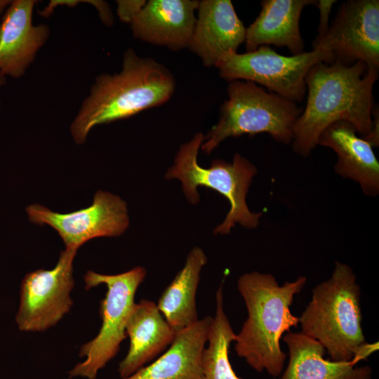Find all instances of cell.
I'll return each mask as SVG.
<instances>
[{
    "label": "cell",
    "mask_w": 379,
    "mask_h": 379,
    "mask_svg": "<svg viewBox=\"0 0 379 379\" xmlns=\"http://www.w3.org/2000/svg\"><path fill=\"white\" fill-rule=\"evenodd\" d=\"M378 76V69L361 60L314 65L305 77L307 98L293 126V151L308 157L318 145L320 134L340 121L366 136L373 127V88Z\"/></svg>",
    "instance_id": "cell-1"
},
{
    "label": "cell",
    "mask_w": 379,
    "mask_h": 379,
    "mask_svg": "<svg viewBox=\"0 0 379 379\" xmlns=\"http://www.w3.org/2000/svg\"><path fill=\"white\" fill-rule=\"evenodd\" d=\"M175 88V78L166 67L128 49L119 72L95 78L70 125L74 142L84 144L97 125L128 118L164 104Z\"/></svg>",
    "instance_id": "cell-2"
},
{
    "label": "cell",
    "mask_w": 379,
    "mask_h": 379,
    "mask_svg": "<svg viewBox=\"0 0 379 379\" xmlns=\"http://www.w3.org/2000/svg\"><path fill=\"white\" fill-rule=\"evenodd\" d=\"M307 281L303 276L281 286L271 274L251 272L237 280L248 317L236 334L234 349L255 371L274 378L283 371L286 355L281 349L283 335L299 324L290 307Z\"/></svg>",
    "instance_id": "cell-3"
},
{
    "label": "cell",
    "mask_w": 379,
    "mask_h": 379,
    "mask_svg": "<svg viewBox=\"0 0 379 379\" xmlns=\"http://www.w3.org/2000/svg\"><path fill=\"white\" fill-rule=\"evenodd\" d=\"M361 320L356 276L348 265L336 261L299 317L301 332L319 343L331 360L355 364L378 349V343L366 341Z\"/></svg>",
    "instance_id": "cell-4"
},
{
    "label": "cell",
    "mask_w": 379,
    "mask_h": 379,
    "mask_svg": "<svg viewBox=\"0 0 379 379\" xmlns=\"http://www.w3.org/2000/svg\"><path fill=\"white\" fill-rule=\"evenodd\" d=\"M204 140V135L197 133L182 144L165 178L180 180L185 197L193 204L199 201L198 186L214 190L226 197L230 208L223 222L215 228V234H227L237 223L248 229L257 227L262 213L251 212L246 204L249 187L258 171L256 167L239 154H234L232 163L215 159L209 168L200 166L197 155Z\"/></svg>",
    "instance_id": "cell-5"
},
{
    "label": "cell",
    "mask_w": 379,
    "mask_h": 379,
    "mask_svg": "<svg viewBox=\"0 0 379 379\" xmlns=\"http://www.w3.org/2000/svg\"><path fill=\"white\" fill-rule=\"evenodd\" d=\"M227 96L218 123L201 146L204 152L210 154L227 138L244 134L267 133L278 142H292L293 126L302 111L297 103L245 80L230 81Z\"/></svg>",
    "instance_id": "cell-6"
},
{
    "label": "cell",
    "mask_w": 379,
    "mask_h": 379,
    "mask_svg": "<svg viewBox=\"0 0 379 379\" xmlns=\"http://www.w3.org/2000/svg\"><path fill=\"white\" fill-rule=\"evenodd\" d=\"M146 274L145 268L140 266L117 274H102L91 270L85 274L86 290L100 284L106 285L107 290L100 303V331L93 339L81 347L79 355L86 359L69 371L70 378L95 379L100 370L117 354L127 336L126 326L135 303L136 291Z\"/></svg>",
    "instance_id": "cell-7"
},
{
    "label": "cell",
    "mask_w": 379,
    "mask_h": 379,
    "mask_svg": "<svg viewBox=\"0 0 379 379\" xmlns=\"http://www.w3.org/2000/svg\"><path fill=\"white\" fill-rule=\"evenodd\" d=\"M320 62H333L331 53L316 48L311 51L285 56L269 46H262L251 52L227 55L215 67L220 76L229 82L252 81L297 103L303 100L307 93V74Z\"/></svg>",
    "instance_id": "cell-8"
},
{
    "label": "cell",
    "mask_w": 379,
    "mask_h": 379,
    "mask_svg": "<svg viewBox=\"0 0 379 379\" xmlns=\"http://www.w3.org/2000/svg\"><path fill=\"white\" fill-rule=\"evenodd\" d=\"M77 249L65 248L51 270L39 269L26 274L20 287L15 315L18 329L41 332L56 325L73 305V261Z\"/></svg>",
    "instance_id": "cell-9"
},
{
    "label": "cell",
    "mask_w": 379,
    "mask_h": 379,
    "mask_svg": "<svg viewBox=\"0 0 379 379\" xmlns=\"http://www.w3.org/2000/svg\"><path fill=\"white\" fill-rule=\"evenodd\" d=\"M26 213L32 223L54 229L65 248L77 250L94 238L120 236L129 225L126 202L102 190L95 192L90 206L74 212L60 213L34 204L26 208Z\"/></svg>",
    "instance_id": "cell-10"
},
{
    "label": "cell",
    "mask_w": 379,
    "mask_h": 379,
    "mask_svg": "<svg viewBox=\"0 0 379 379\" xmlns=\"http://www.w3.org/2000/svg\"><path fill=\"white\" fill-rule=\"evenodd\" d=\"M331 53L333 62H364L379 67V1L349 0L338 8L326 34L314 40L313 48Z\"/></svg>",
    "instance_id": "cell-11"
},
{
    "label": "cell",
    "mask_w": 379,
    "mask_h": 379,
    "mask_svg": "<svg viewBox=\"0 0 379 379\" xmlns=\"http://www.w3.org/2000/svg\"><path fill=\"white\" fill-rule=\"evenodd\" d=\"M36 0H12L0 23V74L22 77L50 36L47 25L32 23Z\"/></svg>",
    "instance_id": "cell-12"
},
{
    "label": "cell",
    "mask_w": 379,
    "mask_h": 379,
    "mask_svg": "<svg viewBox=\"0 0 379 379\" xmlns=\"http://www.w3.org/2000/svg\"><path fill=\"white\" fill-rule=\"evenodd\" d=\"M188 48L206 67L237 53L245 41L246 27L230 0H202Z\"/></svg>",
    "instance_id": "cell-13"
},
{
    "label": "cell",
    "mask_w": 379,
    "mask_h": 379,
    "mask_svg": "<svg viewBox=\"0 0 379 379\" xmlns=\"http://www.w3.org/2000/svg\"><path fill=\"white\" fill-rule=\"evenodd\" d=\"M199 1L150 0L130 23L133 36L173 51L188 48Z\"/></svg>",
    "instance_id": "cell-14"
},
{
    "label": "cell",
    "mask_w": 379,
    "mask_h": 379,
    "mask_svg": "<svg viewBox=\"0 0 379 379\" xmlns=\"http://www.w3.org/2000/svg\"><path fill=\"white\" fill-rule=\"evenodd\" d=\"M357 134L350 123L337 121L320 134L318 145L336 153L334 168L338 175L358 183L365 195L376 197L379 194V163L371 145Z\"/></svg>",
    "instance_id": "cell-15"
},
{
    "label": "cell",
    "mask_w": 379,
    "mask_h": 379,
    "mask_svg": "<svg viewBox=\"0 0 379 379\" xmlns=\"http://www.w3.org/2000/svg\"><path fill=\"white\" fill-rule=\"evenodd\" d=\"M126 333L130 339V346L119 364L118 372L121 378L131 375L165 350L177 333L155 302L142 299L135 303L131 312Z\"/></svg>",
    "instance_id": "cell-16"
},
{
    "label": "cell",
    "mask_w": 379,
    "mask_h": 379,
    "mask_svg": "<svg viewBox=\"0 0 379 379\" xmlns=\"http://www.w3.org/2000/svg\"><path fill=\"white\" fill-rule=\"evenodd\" d=\"M212 319L205 317L177 332L159 358L121 379H204L202 356Z\"/></svg>",
    "instance_id": "cell-17"
},
{
    "label": "cell",
    "mask_w": 379,
    "mask_h": 379,
    "mask_svg": "<svg viewBox=\"0 0 379 379\" xmlns=\"http://www.w3.org/2000/svg\"><path fill=\"white\" fill-rule=\"evenodd\" d=\"M314 0H264L258 16L246 29L247 52L262 46L286 47L293 55L304 51L305 44L300 30L303 8L314 5Z\"/></svg>",
    "instance_id": "cell-18"
},
{
    "label": "cell",
    "mask_w": 379,
    "mask_h": 379,
    "mask_svg": "<svg viewBox=\"0 0 379 379\" xmlns=\"http://www.w3.org/2000/svg\"><path fill=\"white\" fill-rule=\"evenodd\" d=\"M289 360L281 376L275 379H371L368 366L355 367L352 361L326 359L324 347L302 332L288 331L283 337Z\"/></svg>",
    "instance_id": "cell-19"
},
{
    "label": "cell",
    "mask_w": 379,
    "mask_h": 379,
    "mask_svg": "<svg viewBox=\"0 0 379 379\" xmlns=\"http://www.w3.org/2000/svg\"><path fill=\"white\" fill-rule=\"evenodd\" d=\"M207 257L199 247L189 253L184 267L165 288L157 304L159 311L177 333L196 323L198 319L196 294Z\"/></svg>",
    "instance_id": "cell-20"
},
{
    "label": "cell",
    "mask_w": 379,
    "mask_h": 379,
    "mask_svg": "<svg viewBox=\"0 0 379 379\" xmlns=\"http://www.w3.org/2000/svg\"><path fill=\"white\" fill-rule=\"evenodd\" d=\"M235 338L236 333L225 312L221 283L215 293V313L208 332V345L202 356L204 379H241L235 373L229 359V349Z\"/></svg>",
    "instance_id": "cell-21"
},
{
    "label": "cell",
    "mask_w": 379,
    "mask_h": 379,
    "mask_svg": "<svg viewBox=\"0 0 379 379\" xmlns=\"http://www.w3.org/2000/svg\"><path fill=\"white\" fill-rule=\"evenodd\" d=\"M117 13L120 20L131 23L146 4L144 0H118Z\"/></svg>",
    "instance_id": "cell-22"
},
{
    "label": "cell",
    "mask_w": 379,
    "mask_h": 379,
    "mask_svg": "<svg viewBox=\"0 0 379 379\" xmlns=\"http://www.w3.org/2000/svg\"><path fill=\"white\" fill-rule=\"evenodd\" d=\"M335 3L336 1L334 0H319L315 1L314 5L319 11L318 34L315 40L321 39L328 32L330 27L328 25L330 13L333 4Z\"/></svg>",
    "instance_id": "cell-23"
},
{
    "label": "cell",
    "mask_w": 379,
    "mask_h": 379,
    "mask_svg": "<svg viewBox=\"0 0 379 379\" xmlns=\"http://www.w3.org/2000/svg\"><path fill=\"white\" fill-rule=\"evenodd\" d=\"M86 3L93 5L98 11L99 17L102 22L107 25H113V15L109 5L104 1L90 0L86 1Z\"/></svg>",
    "instance_id": "cell-24"
},
{
    "label": "cell",
    "mask_w": 379,
    "mask_h": 379,
    "mask_svg": "<svg viewBox=\"0 0 379 379\" xmlns=\"http://www.w3.org/2000/svg\"><path fill=\"white\" fill-rule=\"evenodd\" d=\"M373 127L370 133L364 138L372 147H378L379 145V111L378 108H373Z\"/></svg>",
    "instance_id": "cell-25"
},
{
    "label": "cell",
    "mask_w": 379,
    "mask_h": 379,
    "mask_svg": "<svg viewBox=\"0 0 379 379\" xmlns=\"http://www.w3.org/2000/svg\"><path fill=\"white\" fill-rule=\"evenodd\" d=\"M12 0H0V20L3 18Z\"/></svg>",
    "instance_id": "cell-26"
},
{
    "label": "cell",
    "mask_w": 379,
    "mask_h": 379,
    "mask_svg": "<svg viewBox=\"0 0 379 379\" xmlns=\"http://www.w3.org/2000/svg\"><path fill=\"white\" fill-rule=\"evenodd\" d=\"M6 83V77L0 74V94H1V90L2 87L4 86ZM0 107H1V98H0Z\"/></svg>",
    "instance_id": "cell-27"
}]
</instances>
